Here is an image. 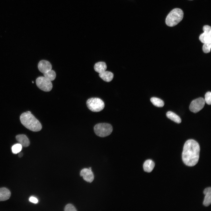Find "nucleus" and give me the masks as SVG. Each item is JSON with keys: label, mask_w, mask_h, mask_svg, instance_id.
Returning a JSON list of instances; mask_svg holds the SVG:
<instances>
[{"label": "nucleus", "mask_w": 211, "mask_h": 211, "mask_svg": "<svg viewBox=\"0 0 211 211\" xmlns=\"http://www.w3.org/2000/svg\"><path fill=\"white\" fill-rule=\"evenodd\" d=\"M183 11L180 8H176L171 10L166 19V23L170 27H173L178 24L183 19Z\"/></svg>", "instance_id": "3"}, {"label": "nucleus", "mask_w": 211, "mask_h": 211, "mask_svg": "<svg viewBox=\"0 0 211 211\" xmlns=\"http://www.w3.org/2000/svg\"><path fill=\"white\" fill-rule=\"evenodd\" d=\"M23 153L22 152H21L19 154L18 156L19 157H21L23 156Z\"/></svg>", "instance_id": "25"}, {"label": "nucleus", "mask_w": 211, "mask_h": 211, "mask_svg": "<svg viewBox=\"0 0 211 211\" xmlns=\"http://www.w3.org/2000/svg\"><path fill=\"white\" fill-rule=\"evenodd\" d=\"M36 83L37 86L40 89L45 91H49L52 88L51 81L44 76L38 77L36 79Z\"/></svg>", "instance_id": "6"}, {"label": "nucleus", "mask_w": 211, "mask_h": 211, "mask_svg": "<svg viewBox=\"0 0 211 211\" xmlns=\"http://www.w3.org/2000/svg\"><path fill=\"white\" fill-rule=\"evenodd\" d=\"M65 211H76V210L73 205L71 204H67L64 209Z\"/></svg>", "instance_id": "23"}, {"label": "nucleus", "mask_w": 211, "mask_h": 211, "mask_svg": "<svg viewBox=\"0 0 211 211\" xmlns=\"http://www.w3.org/2000/svg\"><path fill=\"white\" fill-rule=\"evenodd\" d=\"M11 195V192L8 189L5 188H0V201L7 200L10 197Z\"/></svg>", "instance_id": "13"}, {"label": "nucleus", "mask_w": 211, "mask_h": 211, "mask_svg": "<svg viewBox=\"0 0 211 211\" xmlns=\"http://www.w3.org/2000/svg\"><path fill=\"white\" fill-rule=\"evenodd\" d=\"M167 117L169 118L178 123L181 122V119L180 117L174 113L169 111L166 114Z\"/></svg>", "instance_id": "17"}, {"label": "nucleus", "mask_w": 211, "mask_h": 211, "mask_svg": "<svg viewBox=\"0 0 211 211\" xmlns=\"http://www.w3.org/2000/svg\"><path fill=\"white\" fill-rule=\"evenodd\" d=\"M16 139L22 146L24 147H28L30 144L29 140L26 135H18L16 136Z\"/></svg>", "instance_id": "11"}, {"label": "nucleus", "mask_w": 211, "mask_h": 211, "mask_svg": "<svg viewBox=\"0 0 211 211\" xmlns=\"http://www.w3.org/2000/svg\"><path fill=\"white\" fill-rule=\"evenodd\" d=\"M211 42L204 43L203 46V50L205 53H208L210 51Z\"/></svg>", "instance_id": "21"}, {"label": "nucleus", "mask_w": 211, "mask_h": 211, "mask_svg": "<svg viewBox=\"0 0 211 211\" xmlns=\"http://www.w3.org/2000/svg\"><path fill=\"white\" fill-rule=\"evenodd\" d=\"M22 149V146L20 143H18L13 145L11 148L13 153L16 154L20 152Z\"/></svg>", "instance_id": "20"}, {"label": "nucleus", "mask_w": 211, "mask_h": 211, "mask_svg": "<svg viewBox=\"0 0 211 211\" xmlns=\"http://www.w3.org/2000/svg\"><path fill=\"white\" fill-rule=\"evenodd\" d=\"M39 70L43 74L52 69V66L47 61L43 60L39 62L38 64Z\"/></svg>", "instance_id": "10"}, {"label": "nucleus", "mask_w": 211, "mask_h": 211, "mask_svg": "<svg viewBox=\"0 0 211 211\" xmlns=\"http://www.w3.org/2000/svg\"><path fill=\"white\" fill-rule=\"evenodd\" d=\"M150 101L154 106L157 107H161L164 105V101L161 99L157 98L152 97L150 99Z\"/></svg>", "instance_id": "18"}, {"label": "nucleus", "mask_w": 211, "mask_h": 211, "mask_svg": "<svg viewBox=\"0 0 211 211\" xmlns=\"http://www.w3.org/2000/svg\"></svg>", "instance_id": "26"}, {"label": "nucleus", "mask_w": 211, "mask_h": 211, "mask_svg": "<svg viewBox=\"0 0 211 211\" xmlns=\"http://www.w3.org/2000/svg\"><path fill=\"white\" fill-rule=\"evenodd\" d=\"M200 152L198 143L195 140L190 139L184 145L182 153V159L187 166H193L198 162Z\"/></svg>", "instance_id": "1"}, {"label": "nucleus", "mask_w": 211, "mask_h": 211, "mask_svg": "<svg viewBox=\"0 0 211 211\" xmlns=\"http://www.w3.org/2000/svg\"><path fill=\"white\" fill-rule=\"evenodd\" d=\"M94 130L96 135L101 137H104L111 134L113 131V127L109 124L100 123L95 126Z\"/></svg>", "instance_id": "4"}, {"label": "nucleus", "mask_w": 211, "mask_h": 211, "mask_svg": "<svg viewBox=\"0 0 211 211\" xmlns=\"http://www.w3.org/2000/svg\"><path fill=\"white\" fill-rule=\"evenodd\" d=\"M43 74L44 77L51 81L54 80L56 76L55 72L52 69L44 73Z\"/></svg>", "instance_id": "19"}, {"label": "nucleus", "mask_w": 211, "mask_h": 211, "mask_svg": "<svg viewBox=\"0 0 211 211\" xmlns=\"http://www.w3.org/2000/svg\"><path fill=\"white\" fill-rule=\"evenodd\" d=\"M205 102L208 105L211 104V93L210 91L207 92L205 95Z\"/></svg>", "instance_id": "22"}, {"label": "nucleus", "mask_w": 211, "mask_h": 211, "mask_svg": "<svg viewBox=\"0 0 211 211\" xmlns=\"http://www.w3.org/2000/svg\"><path fill=\"white\" fill-rule=\"evenodd\" d=\"M205 103V101L203 98H198L191 102L189 106V109L193 113H197L203 109Z\"/></svg>", "instance_id": "7"}, {"label": "nucleus", "mask_w": 211, "mask_h": 211, "mask_svg": "<svg viewBox=\"0 0 211 211\" xmlns=\"http://www.w3.org/2000/svg\"><path fill=\"white\" fill-rule=\"evenodd\" d=\"M80 175L87 182L91 183L94 179V175L91 169L84 168L81 171Z\"/></svg>", "instance_id": "9"}, {"label": "nucleus", "mask_w": 211, "mask_h": 211, "mask_svg": "<svg viewBox=\"0 0 211 211\" xmlns=\"http://www.w3.org/2000/svg\"><path fill=\"white\" fill-rule=\"evenodd\" d=\"M204 32L199 37V40L203 43L211 42V27L208 25H205L203 27Z\"/></svg>", "instance_id": "8"}, {"label": "nucleus", "mask_w": 211, "mask_h": 211, "mask_svg": "<svg viewBox=\"0 0 211 211\" xmlns=\"http://www.w3.org/2000/svg\"><path fill=\"white\" fill-rule=\"evenodd\" d=\"M86 104L89 109L94 112H98L102 110L105 106L103 101L97 98L89 99L86 101Z\"/></svg>", "instance_id": "5"}, {"label": "nucleus", "mask_w": 211, "mask_h": 211, "mask_svg": "<svg viewBox=\"0 0 211 211\" xmlns=\"http://www.w3.org/2000/svg\"><path fill=\"white\" fill-rule=\"evenodd\" d=\"M20 120L23 125L32 131L38 132L42 129L40 122L31 113H23L20 116Z\"/></svg>", "instance_id": "2"}, {"label": "nucleus", "mask_w": 211, "mask_h": 211, "mask_svg": "<svg viewBox=\"0 0 211 211\" xmlns=\"http://www.w3.org/2000/svg\"><path fill=\"white\" fill-rule=\"evenodd\" d=\"M107 67L106 63L102 62L96 63L94 66V70L99 73L106 71Z\"/></svg>", "instance_id": "16"}, {"label": "nucleus", "mask_w": 211, "mask_h": 211, "mask_svg": "<svg viewBox=\"0 0 211 211\" xmlns=\"http://www.w3.org/2000/svg\"><path fill=\"white\" fill-rule=\"evenodd\" d=\"M29 200L30 202L34 203H37L38 202V199L35 197L33 196L30 197L29 198Z\"/></svg>", "instance_id": "24"}, {"label": "nucleus", "mask_w": 211, "mask_h": 211, "mask_svg": "<svg viewBox=\"0 0 211 211\" xmlns=\"http://www.w3.org/2000/svg\"><path fill=\"white\" fill-rule=\"evenodd\" d=\"M203 193L205 195L203 202V204L205 206H208L211 203V188H207L205 189Z\"/></svg>", "instance_id": "12"}, {"label": "nucleus", "mask_w": 211, "mask_h": 211, "mask_svg": "<svg viewBox=\"0 0 211 211\" xmlns=\"http://www.w3.org/2000/svg\"><path fill=\"white\" fill-rule=\"evenodd\" d=\"M99 76L104 81L110 82L113 79V74L110 72L105 71L99 74Z\"/></svg>", "instance_id": "15"}, {"label": "nucleus", "mask_w": 211, "mask_h": 211, "mask_svg": "<svg viewBox=\"0 0 211 211\" xmlns=\"http://www.w3.org/2000/svg\"><path fill=\"white\" fill-rule=\"evenodd\" d=\"M155 166L154 162L151 159L146 160L144 163L143 167L144 171L150 172L153 170Z\"/></svg>", "instance_id": "14"}]
</instances>
